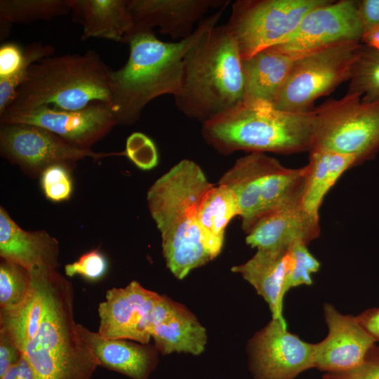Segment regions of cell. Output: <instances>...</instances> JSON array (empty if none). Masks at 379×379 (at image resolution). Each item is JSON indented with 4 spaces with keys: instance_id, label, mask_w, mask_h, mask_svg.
Listing matches in <instances>:
<instances>
[{
    "instance_id": "obj_1",
    "label": "cell",
    "mask_w": 379,
    "mask_h": 379,
    "mask_svg": "<svg viewBox=\"0 0 379 379\" xmlns=\"http://www.w3.org/2000/svg\"><path fill=\"white\" fill-rule=\"evenodd\" d=\"M227 6L203 19L194 32L181 41H163L154 32H140L128 38L126 62L110 72V107L117 125L134 124L149 102L178 93L186 53L207 30L217 25Z\"/></svg>"
},
{
    "instance_id": "obj_14",
    "label": "cell",
    "mask_w": 379,
    "mask_h": 379,
    "mask_svg": "<svg viewBox=\"0 0 379 379\" xmlns=\"http://www.w3.org/2000/svg\"><path fill=\"white\" fill-rule=\"evenodd\" d=\"M161 298L137 281L124 288H113L98 308V333L105 338L124 339L148 344L152 310Z\"/></svg>"
},
{
    "instance_id": "obj_37",
    "label": "cell",
    "mask_w": 379,
    "mask_h": 379,
    "mask_svg": "<svg viewBox=\"0 0 379 379\" xmlns=\"http://www.w3.org/2000/svg\"><path fill=\"white\" fill-rule=\"evenodd\" d=\"M25 58V48L13 41L4 43L0 46V79L14 74L22 66Z\"/></svg>"
},
{
    "instance_id": "obj_12",
    "label": "cell",
    "mask_w": 379,
    "mask_h": 379,
    "mask_svg": "<svg viewBox=\"0 0 379 379\" xmlns=\"http://www.w3.org/2000/svg\"><path fill=\"white\" fill-rule=\"evenodd\" d=\"M246 351L253 379H294L314 368V344L288 332L286 322L278 319L255 333Z\"/></svg>"
},
{
    "instance_id": "obj_28",
    "label": "cell",
    "mask_w": 379,
    "mask_h": 379,
    "mask_svg": "<svg viewBox=\"0 0 379 379\" xmlns=\"http://www.w3.org/2000/svg\"><path fill=\"white\" fill-rule=\"evenodd\" d=\"M70 11L68 0L0 1V21L10 25L50 20Z\"/></svg>"
},
{
    "instance_id": "obj_10",
    "label": "cell",
    "mask_w": 379,
    "mask_h": 379,
    "mask_svg": "<svg viewBox=\"0 0 379 379\" xmlns=\"http://www.w3.org/2000/svg\"><path fill=\"white\" fill-rule=\"evenodd\" d=\"M1 155L20 168L32 178L40 177L53 165H62L72 171L77 161L86 158L94 161L121 152H95L73 145L58 135L37 126L0 123Z\"/></svg>"
},
{
    "instance_id": "obj_5",
    "label": "cell",
    "mask_w": 379,
    "mask_h": 379,
    "mask_svg": "<svg viewBox=\"0 0 379 379\" xmlns=\"http://www.w3.org/2000/svg\"><path fill=\"white\" fill-rule=\"evenodd\" d=\"M313 110L295 113L261 102L242 101L202 123L201 135L215 151L291 154L310 152Z\"/></svg>"
},
{
    "instance_id": "obj_35",
    "label": "cell",
    "mask_w": 379,
    "mask_h": 379,
    "mask_svg": "<svg viewBox=\"0 0 379 379\" xmlns=\"http://www.w3.org/2000/svg\"><path fill=\"white\" fill-rule=\"evenodd\" d=\"M107 270V259L98 249L83 254L77 261L65 267L67 276L79 275L90 281L99 280L105 275Z\"/></svg>"
},
{
    "instance_id": "obj_11",
    "label": "cell",
    "mask_w": 379,
    "mask_h": 379,
    "mask_svg": "<svg viewBox=\"0 0 379 379\" xmlns=\"http://www.w3.org/2000/svg\"><path fill=\"white\" fill-rule=\"evenodd\" d=\"M364 32L357 1L329 0L309 11L293 32L273 47L297 59L335 44L361 42Z\"/></svg>"
},
{
    "instance_id": "obj_31",
    "label": "cell",
    "mask_w": 379,
    "mask_h": 379,
    "mask_svg": "<svg viewBox=\"0 0 379 379\" xmlns=\"http://www.w3.org/2000/svg\"><path fill=\"white\" fill-rule=\"evenodd\" d=\"M54 47L41 42H32L25 48V58L22 66L13 75L0 79V115L13 101L18 89L27 79L29 67L40 60L53 55Z\"/></svg>"
},
{
    "instance_id": "obj_6",
    "label": "cell",
    "mask_w": 379,
    "mask_h": 379,
    "mask_svg": "<svg viewBox=\"0 0 379 379\" xmlns=\"http://www.w3.org/2000/svg\"><path fill=\"white\" fill-rule=\"evenodd\" d=\"M111 70L93 50L46 57L29 67L27 79L3 114L44 105L65 110L81 109L94 101L110 105Z\"/></svg>"
},
{
    "instance_id": "obj_41",
    "label": "cell",
    "mask_w": 379,
    "mask_h": 379,
    "mask_svg": "<svg viewBox=\"0 0 379 379\" xmlns=\"http://www.w3.org/2000/svg\"><path fill=\"white\" fill-rule=\"evenodd\" d=\"M16 366L17 379H36L34 371L24 354H21Z\"/></svg>"
},
{
    "instance_id": "obj_17",
    "label": "cell",
    "mask_w": 379,
    "mask_h": 379,
    "mask_svg": "<svg viewBox=\"0 0 379 379\" xmlns=\"http://www.w3.org/2000/svg\"><path fill=\"white\" fill-rule=\"evenodd\" d=\"M151 337L163 355L194 356L204 352L208 338L206 329L189 309L163 295L152 312Z\"/></svg>"
},
{
    "instance_id": "obj_8",
    "label": "cell",
    "mask_w": 379,
    "mask_h": 379,
    "mask_svg": "<svg viewBox=\"0 0 379 379\" xmlns=\"http://www.w3.org/2000/svg\"><path fill=\"white\" fill-rule=\"evenodd\" d=\"M360 41L335 44L297 58L274 107L306 113L315 101L350 80Z\"/></svg>"
},
{
    "instance_id": "obj_23",
    "label": "cell",
    "mask_w": 379,
    "mask_h": 379,
    "mask_svg": "<svg viewBox=\"0 0 379 379\" xmlns=\"http://www.w3.org/2000/svg\"><path fill=\"white\" fill-rule=\"evenodd\" d=\"M128 0H68L72 20L83 27L81 39L126 43L133 29Z\"/></svg>"
},
{
    "instance_id": "obj_26",
    "label": "cell",
    "mask_w": 379,
    "mask_h": 379,
    "mask_svg": "<svg viewBox=\"0 0 379 379\" xmlns=\"http://www.w3.org/2000/svg\"><path fill=\"white\" fill-rule=\"evenodd\" d=\"M239 214L236 197L227 186L213 185L204 197L199 213V225L205 246L213 259L222 251L227 225Z\"/></svg>"
},
{
    "instance_id": "obj_40",
    "label": "cell",
    "mask_w": 379,
    "mask_h": 379,
    "mask_svg": "<svg viewBox=\"0 0 379 379\" xmlns=\"http://www.w3.org/2000/svg\"><path fill=\"white\" fill-rule=\"evenodd\" d=\"M361 326L379 343V307L368 308L356 316Z\"/></svg>"
},
{
    "instance_id": "obj_3",
    "label": "cell",
    "mask_w": 379,
    "mask_h": 379,
    "mask_svg": "<svg viewBox=\"0 0 379 379\" xmlns=\"http://www.w3.org/2000/svg\"><path fill=\"white\" fill-rule=\"evenodd\" d=\"M29 271L44 298L40 328L22 353L36 378L91 379L100 364L78 331L72 284L48 266L36 265Z\"/></svg>"
},
{
    "instance_id": "obj_18",
    "label": "cell",
    "mask_w": 379,
    "mask_h": 379,
    "mask_svg": "<svg viewBox=\"0 0 379 379\" xmlns=\"http://www.w3.org/2000/svg\"><path fill=\"white\" fill-rule=\"evenodd\" d=\"M320 232L319 220L296 203L262 215L246 232V242L257 249L287 251L298 241L308 245Z\"/></svg>"
},
{
    "instance_id": "obj_13",
    "label": "cell",
    "mask_w": 379,
    "mask_h": 379,
    "mask_svg": "<svg viewBox=\"0 0 379 379\" xmlns=\"http://www.w3.org/2000/svg\"><path fill=\"white\" fill-rule=\"evenodd\" d=\"M0 123L27 124L45 128L77 147H91L117 125L109 103L94 101L79 110L40 105L31 110L5 113Z\"/></svg>"
},
{
    "instance_id": "obj_9",
    "label": "cell",
    "mask_w": 379,
    "mask_h": 379,
    "mask_svg": "<svg viewBox=\"0 0 379 379\" xmlns=\"http://www.w3.org/2000/svg\"><path fill=\"white\" fill-rule=\"evenodd\" d=\"M329 0H238L226 24L241 60L277 45L311 10Z\"/></svg>"
},
{
    "instance_id": "obj_27",
    "label": "cell",
    "mask_w": 379,
    "mask_h": 379,
    "mask_svg": "<svg viewBox=\"0 0 379 379\" xmlns=\"http://www.w3.org/2000/svg\"><path fill=\"white\" fill-rule=\"evenodd\" d=\"M32 279L34 290L22 303L11 309H0V332L12 340L21 354L37 333L44 313L43 295Z\"/></svg>"
},
{
    "instance_id": "obj_20",
    "label": "cell",
    "mask_w": 379,
    "mask_h": 379,
    "mask_svg": "<svg viewBox=\"0 0 379 379\" xmlns=\"http://www.w3.org/2000/svg\"><path fill=\"white\" fill-rule=\"evenodd\" d=\"M58 241L47 232L22 230L0 207V256L27 270L36 265L59 267Z\"/></svg>"
},
{
    "instance_id": "obj_21",
    "label": "cell",
    "mask_w": 379,
    "mask_h": 379,
    "mask_svg": "<svg viewBox=\"0 0 379 379\" xmlns=\"http://www.w3.org/2000/svg\"><path fill=\"white\" fill-rule=\"evenodd\" d=\"M276 159L265 153H250L238 159L219 180L218 184L227 186L234 194L246 233L261 216V194Z\"/></svg>"
},
{
    "instance_id": "obj_36",
    "label": "cell",
    "mask_w": 379,
    "mask_h": 379,
    "mask_svg": "<svg viewBox=\"0 0 379 379\" xmlns=\"http://www.w3.org/2000/svg\"><path fill=\"white\" fill-rule=\"evenodd\" d=\"M322 379H379V345L376 343L359 366L341 372L325 373Z\"/></svg>"
},
{
    "instance_id": "obj_15",
    "label": "cell",
    "mask_w": 379,
    "mask_h": 379,
    "mask_svg": "<svg viewBox=\"0 0 379 379\" xmlns=\"http://www.w3.org/2000/svg\"><path fill=\"white\" fill-rule=\"evenodd\" d=\"M327 336L314 344V368L325 373L341 372L361 364L376 343L356 316L343 314L330 303L324 305Z\"/></svg>"
},
{
    "instance_id": "obj_42",
    "label": "cell",
    "mask_w": 379,
    "mask_h": 379,
    "mask_svg": "<svg viewBox=\"0 0 379 379\" xmlns=\"http://www.w3.org/2000/svg\"><path fill=\"white\" fill-rule=\"evenodd\" d=\"M361 42L379 50V26L373 27L366 31Z\"/></svg>"
},
{
    "instance_id": "obj_34",
    "label": "cell",
    "mask_w": 379,
    "mask_h": 379,
    "mask_svg": "<svg viewBox=\"0 0 379 379\" xmlns=\"http://www.w3.org/2000/svg\"><path fill=\"white\" fill-rule=\"evenodd\" d=\"M124 156L137 167L150 170L158 164V153L154 142L140 132L131 133L126 139Z\"/></svg>"
},
{
    "instance_id": "obj_32",
    "label": "cell",
    "mask_w": 379,
    "mask_h": 379,
    "mask_svg": "<svg viewBox=\"0 0 379 379\" xmlns=\"http://www.w3.org/2000/svg\"><path fill=\"white\" fill-rule=\"evenodd\" d=\"M319 268V262L309 251L307 244L298 241L291 245L287 251L285 294L292 288L311 285V274Z\"/></svg>"
},
{
    "instance_id": "obj_30",
    "label": "cell",
    "mask_w": 379,
    "mask_h": 379,
    "mask_svg": "<svg viewBox=\"0 0 379 379\" xmlns=\"http://www.w3.org/2000/svg\"><path fill=\"white\" fill-rule=\"evenodd\" d=\"M29 270L1 258L0 263V309H11L22 303L32 293Z\"/></svg>"
},
{
    "instance_id": "obj_7",
    "label": "cell",
    "mask_w": 379,
    "mask_h": 379,
    "mask_svg": "<svg viewBox=\"0 0 379 379\" xmlns=\"http://www.w3.org/2000/svg\"><path fill=\"white\" fill-rule=\"evenodd\" d=\"M312 149L357 157L359 164L379 150V101L364 102L357 94L328 100L315 107Z\"/></svg>"
},
{
    "instance_id": "obj_2",
    "label": "cell",
    "mask_w": 379,
    "mask_h": 379,
    "mask_svg": "<svg viewBox=\"0 0 379 379\" xmlns=\"http://www.w3.org/2000/svg\"><path fill=\"white\" fill-rule=\"evenodd\" d=\"M213 186L197 164L183 159L148 190L147 205L161 233L166 264L178 279L213 260L199 225L201 203Z\"/></svg>"
},
{
    "instance_id": "obj_25",
    "label": "cell",
    "mask_w": 379,
    "mask_h": 379,
    "mask_svg": "<svg viewBox=\"0 0 379 379\" xmlns=\"http://www.w3.org/2000/svg\"><path fill=\"white\" fill-rule=\"evenodd\" d=\"M309 153L301 204L310 215L319 220L326 194L345 171L359 163L354 156L329 150L312 149Z\"/></svg>"
},
{
    "instance_id": "obj_43",
    "label": "cell",
    "mask_w": 379,
    "mask_h": 379,
    "mask_svg": "<svg viewBox=\"0 0 379 379\" xmlns=\"http://www.w3.org/2000/svg\"><path fill=\"white\" fill-rule=\"evenodd\" d=\"M0 379H17V366H12Z\"/></svg>"
},
{
    "instance_id": "obj_33",
    "label": "cell",
    "mask_w": 379,
    "mask_h": 379,
    "mask_svg": "<svg viewBox=\"0 0 379 379\" xmlns=\"http://www.w3.org/2000/svg\"><path fill=\"white\" fill-rule=\"evenodd\" d=\"M69 168L62 165H53L41 173V184L46 197L60 202L69 199L72 192V180Z\"/></svg>"
},
{
    "instance_id": "obj_24",
    "label": "cell",
    "mask_w": 379,
    "mask_h": 379,
    "mask_svg": "<svg viewBox=\"0 0 379 379\" xmlns=\"http://www.w3.org/2000/svg\"><path fill=\"white\" fill-rule=\"evenodd\" d=\"M286 267L287 251L257 249L248 260L231 270L239 274L264 298L272 318L286 321L282 310Z\"/></svg>"
},
{
    "instance_id": "obj_4",
    "label": "cell",
    "mask_w": 379,
    "mask_h": 379,
    "mask_svg": "<svg viewBox=\"0 0 379 379\" xmlns=\"http://www.w3.org/2000/svg\"><path fill=\"white\" fill-rule=\"evenodd\" d=\"M242 60L226 24L207 30L186 53L178 109L202 123L244 100Z\"/></svg>"
},
{
    "instance_id": "obj_39",
    "label": "cell",
    "mask_w": 379,
    "mask_h": 379,
    "mask_svg": "<svg viewBox=\"0 0 379 379\" xmlns=\"http://www.w3.org/2000/svg\"><path fill=\"white\" fill-rule=\"evenodd\" d=\"M357 8L365 32L379 26V0L357 1Z\"/></svg>"
},
{
    "instance_id": "obj_16",
    "label": "cell",
    "mask_w": 379,
    "mask_h": 379,
    "mask_svg": "<svg viewBox=\"0 0 379 379\" xmlns=\"http://www.w3.org/2000/svg\"><path fill=\"white\" fill-rule=\"evenodd\" d=\"M227 0H128L127 7L133 21L128 38L140 32H154L175 40L188 38L194 24L211 8L228 6ZM127 39V40H128Z\"/></svg>"
},
{
    "instance_id": "obj_38",
    "label": "cell",
    "mask_w": 379,
    "mask_h": 379,
    "mask_svg": "<svg viewBox=\"0 0 379 379\" xmlns=\"http://www.w3.org/2000/svg\"><path fill=\"white\" fill-rule=\"evenodd\" d=\"M21 354L12 340L4 333L0 332V378L17 364Z\"/></svg>"
},
{
    "instance_id": "obj_22",
    "label": "cell",
    "mask_w": 379,
    "mask_h": 379,
    "mask_svg": "<svg viewBox=\"0 0 379 379\" xmlns=\"http://www.w3.org/2000/svg\"><path fill=\"white\" fill-rule=\"evenodd\" d=\"M296 59L272 46L242 60L244 101L274 105Z\"/></svg>"
},
{
    "instance_id": "obj_19",
    "label": "cell",
    "mask_w": 379,
    "mask_h": 379,
    "mask_svg": "<svg viewBox=\"0 0 379 379\" xmlns=\"http://www.w3.org/2000/svg\"><path fill=\"white\" fill-rule=\"evenodd\" d=\"M82 340L93 351L100 366L131 379H148L159 363L155 345L124 339H109L78 324Z\"/></svg>"
},
{
    "instance_id": "obj_29",
    "label": "cell",
    "mask_w": 379,
    "mask_h": 379,
    "mask_svg": "<svg viewBox=\"0 0 379 379\" xmlns=\"http://www.w3.org/2000/svg\"><path fill=\"white\" fill-rule=\"evenodd\" d=\"M347 94L364 102L379 101V50L361 43L354 62Z\"/></svg>"
}]
</instances>
